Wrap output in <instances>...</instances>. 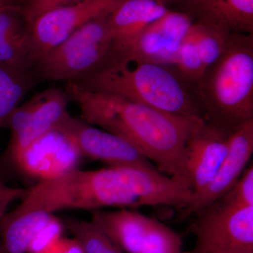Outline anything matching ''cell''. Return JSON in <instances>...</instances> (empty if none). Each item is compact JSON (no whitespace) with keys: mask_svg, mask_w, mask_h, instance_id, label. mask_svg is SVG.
Returning <instances> with one entry per match:
<instances>
[{"mask_svg":"<svg viewBox=\"0 0 253 253\" xmlns=\"http://www.w3.org/2000/svg\"><path fill=\"white\" fill-rule=\"evenodd\" d=\"M65 90L78 105L84 122L126 139L163 174L188 181L184 147L199 116L163 112L116 95L90 90L73 82L68 83Z\"/></svg>","mask_w":253,"mask_h":253,"instance_id":"1","label":"cell"},{"mask_svg":"<svg viewBox=\"0 0 253 253\" xmlns=\"http://www.w3.org/2000/svg\"><path fill=\"white\" fill-rule=\"evenodd\" d=\"M168 66L125 57L113 52L94 71L73 83L177 116H201L197 101Z\"/></svg>","mask_w":253,"mask_h":253,"instance_id":"2","label":"cell"},{"mask_svg":"<svg viewBox=\"0 0 253 253\" xmlns=\"http://www.w3.org/2000/svg\"><path fill=\"white\" fill-rule=\"evenodd\" d=\"M201 116L230 134L253 120V34L232 33L196 83Z\"/></svg>","mask_w":253,"mask_h":253,"instance_id":"3","label":"cell"},{"mask_svg":"<svg viewBox=\"0 0 253 253\" xmlns=\"http://www.w3.org/2000/svg\"><path fill=\"white\" fill-rule=\"evenodd\" d=\"M14 212L42 211L53 213L63 210L94 211L105 208L141 207L123 168L96 170H73L50 179H41L27 191Z\"/></svg>","mask_w":253,"mask_h":253,"instance_id":"4","label":"cell"},{"mask_svg":"<svg viewBox=\"0 0 253 253\" xmlns=\"http://www.w3.org/2000/svg\"><path fill=\"white\" fill-rule=\"evenodd\" d=\"M109 15L86 23L46 54L37 66L40 78L69 83L97 68L114 42Z\"/></svg>","mask_w":253,"mask_h":253,"instance_id":"5","label":"cell"},{"mask_svg":"<svg viewBox=\"0 0 253 253\" xmlns=\"http://www.w3.org/2000/svg\"><path fill=\"white\" fill-rule=\"evenodd\" d=\"M193 216L190 231L196 236V244L184 253L253 251V206H237L222 196Z\"/></svg>","mask_w":253,"mask_h":253,"instance_id":"6","label":"cell"},{"mask_svg":"<svg viewBox=\"0 0 253 253\" xmlns=\"http://www.w3.org/2000/svg\"><path fill=\"white\" fill-rule=\"evenodd\" d=\"M96 223L126 253H184L182 236L134 210L91 211Z\"/></svg>","mask_w":253,"mask_h":253,"instance_id":"7","label":"cell"},{"mask_svg":"<svg viewBox=\"0 0 253 253\" xmlns=\"http://www.w3.org/2000/svg\"><path fill=\"white\" fill-rule=\"evenodd\" d=\"M70 101L65 89L50 88L19 105L6 124L9 142L0 163L9 166L32 144L54 131L69 113Z\"/></svg>","mask_w":253,"mask_h":253,"instance_id":"8","label":"cell"},{"mask_svg":"<svg viewBox=\"0 0 253 253\" xmlns=\"http://www.w3.org/2000/svg\"><path fill=\"white\" fill-rule=\"evenodd\" d=\"M54 130L64 136L83 158L101 161L109 167H156L126 139L73 117L70 113Z\"/></svg>","mask_w":253,"mask_h":253,"instance_id":"9","label":"cell"},{"mask_svg":"<svg viewBox=\"0 0 253 253\" xmlns=\"http://www.w3.org/2000/svg\"><path fill=\"white\" fill-rule=\"evenodd\" d=\"M123 0H81L48 11L31 25L38 63L51 49L86 23L109 15ZM38 66V65H37Z\"/></svg>","mask_w":253,"mask_h":253,"instance_id":"10","label":"cell"},{"mask_svg":"<svg viewBox=\"0 0 253 253\" xmlns=\"http://www.w3.org/2000/svg\"><path fill=\"white\" fill-rule=\"evenodd\" d=\"M229 135L198 117L186 138L185 171L194 195L212 180L229 151Z\"/></svg>","mask_w":253,"mask_h":253,"instance_id":"11","label":"cell"},{"mask_svg":"<svg viewBox=\"0 0 253 253\" xmlns=\"http://www.w3.org/2000/svg\"><path fill=\"white\" fill-rule=\"evenodd\" d=\"M189 15L168 10L143 31L135 42L116 54L163 66H173L178 51L193 25Z\"/></svg>","mask_w":253,"mask_h":253,"instance_id":"12","label":"cell"},{"mask_svg":"<svg viewBox=\"0 0 253 253\" xmlns=\"http://www.w3.org/2000/svg\"><path fill=\"white\" fill-rule=\"evenodd\" d=\"M253 154V120L231 133L229 151L220 168L206 189L193 196L187 206L179 211L178 220L193 217L230 191L244 172Z\"/></svg>","mask_w":253,"mask_h":253,"instance_id":"13","label":"cell"},{"mask_svg":"<svg viewBox=\"0 0 253 253\" xmlns=\"http://www.w3.org/2000/svg\"><path fill=\"white\" fill-rule=\"evenodd\" d=\"M81 158L83 156L66 138L54 130L32 144L9 166L41 180L78 168Z\"/></svg>","mask_w":253,"mask_h":253,"instance_id":"14","label":"cell"},{"mask_svg":"<svg viewBox=\"0 0 253 253\" xmlns=\"http://www.w3.org/2000/svg\"><path fill=\"white\" fill-rule=\"evenodd\" d=\"M123 168L142 206H169L179 212L192 199L194 192L186 179L166 175L156 167Z\"/></svg>","mask_w":253,"mask_h":253,"instance_id":"15","label":"cell"},{"mask_svg":"<svg viewBox=\"0 0 253 253\" xmlns=\"http://www.w3.org/2000/svg\"><path fill=\"white\" fill-rule=\"evenodd\" d=\"M31 26L14 4L0 7V66L21 72L36 71Z\"/></svg>","mask_w":253,"mask_h":253,"instance_id":"16","label":"cell"},{"mask_svg":"<svg viewBox=\"0 0 253 253\" xmlns=\"http://www.w3.org/2000/svg\"><path fill=\"white\" fill-rule=\"evenodd\" d=\"M163 0H123L109 15L114 42L112 49L130 47L148 26L168 11Z\"/></svg>","mask_w":253,"mask_h":253,"instance_id":"17","label":"cell"},{"mask_svg":"<svg viewBox=\"0 0 253 253\" xmlns=\"http://www.w3.org/2000/svg\"><path fill=\"white\" fill-rule=\"evenodd\" d=\"M189 6L197 23L229 34H253V0H189Z\"/></svg>","mask_w":253,"mask_h":253,"instance_id":"18","label":"cell"},{"mask_svg":"<svg viewBox=\"0 0 253 253\" xmlns=\"http://www.w3.org/2000/svg\"><path fill=\"white\" fill-rule=\"evenodd\" d=\"M53 215L42 211L6 212L0 219V253H27L35 236Z\"/></svg>","mask_w":253,"mask_h":253,"instance_id":"19","label":"cell"},{"mask_svg":"<svg viewBox=\"0 0 253 253\" xmlns=\"http://www.w3.org/2000/svg\"><path fill=\"white\" fill-rule=\"evenodd\" d=\"M38 78L36 71L21 72L0 66V131Z\"/></svg>","mask_w":253,"mask_h":253,"instance_id":"20","label":"cell"},{"mask_svg":"<svg viewBox=\"0 0 253 253\" xmlns=\"http://www.w3.org/2000/svg\"><path fill=\"white\" fill-rule=\"evenodd\" d=\"M64 225L81 244L84 253H124L119 246L93 221L67 218Z\"/></svg>","mask_w":253,"mask_h":253,"instance_id":"21","label":"cell"},{"mask_svg":"<svg viewBox=\"0 0 253 253\" xmlns=\"http://www.w3.org/2000/svg\"><path fill=\"white\" fill-rule=\"evenodd\" d=\"M192 31L206 71L223 54L231 34L197 22L193 23Z\"/></svg>","mask_w":253,"mask_h":253,"instance_id":"22","label":"cell"},{"mask_svg":"<svg viewBox=\"0 0 253 253\" xmlns=\"http://www.w3.org/2000/svg\"><path fill=\"white\" fill-rule=\"evenodd\" d=\"M176 71L184 81L197 83L205 68L196 46L192 26L176 54L174 65Z\"/></svg>","mask_w":253,"mask_h":253,"instance_id":"23","label":"cell"},{"mask_svg":"<svg viewBox=\"0 0 253 253\" xmlns=\"http://www.w3.org/2000/svg\"><path fill=\"white\" fill-rule=\"evenodd\" d=\"M64 224L53 215L38 231L30 244L27 253H46L62 238Z\"/></svg>","mask_w":253,"mask_h":253,"instance_id":"24","label":"cell"},{"mask_svg":"<svg viewBox=\"0 0 253 253\" xmlns=\"http://www.w3.org/2000/svg\"><path fill=\"white\" fill-rule=\"evenodd\" d=\"M224 197L239 206H253V165L251 163Z\"/></svg>","mask_w":253,"mask_h":253,"instance_id":"25","label":"cell"},{"mask_svg":"<svg viewBox=\"0 0 253 253\" xmlns=\"http://www.w3.org/2000/svg\"><path fill=\"white\" fill-rule=\"evenodd\" d=\"M72 0H27L23 9L25 18L30 25L48 11L66 6Z\"/></svg>","mask_w":253,"mask_h":253,"instance_id":"26","label":"cell"},{"mask_svg":"<svg viewBox=\"0 0 253 253\" xmlns=\"http://www.w3.org/2000/svg\"><path fill=\"white\" fill-rule=\"evenodd\" d=\"M27 191L7 185L0 178V219L7 212L8 208L15 201L21 200Z\"/></svg>","mask_w":253,"mask_h":253,"instance_id":"27","label":"cell"},{"mask_svg":"<svg viewBox=\"0 0 253 253\" xmlns=\"http://www.w3.org/2000/svg\"><path fill=\"white\" fill-rule=\"evenodd\" d=\"M46 253H84V252L77 240L62 237Z\"/></svg>","mask_w":253,"mask_h":253,"instance_id":"28","label":"cell"},{"mask_svg":"<svg viewBox=\"0 0 253 253\" xmlns=\"http://www.w3.org/2000/svg\"><path fill=\"white\" fill-rule=\"evenodd\" d=\"M214 253H253V251L246 249H231Z\"/></svg>","mask_w":253,"mask_h":253,"instance_id":"29","label":"cell"},{"mask_svg":"<svg viewBox=\"0 0 253 253\" xmlns=\"http://www.w3.org/2000/svg\"><path fill=\"white\" fill-rule=\"evenodd\" d=\"M7 4H11V3H10L9 0H0V7Z\"/></svg>","mask_w":253,"mask_h":253,"instance_id":"30","label":"cell"},{"mask_svg":"<svg viewBox=\"0 0 253 253\" xmlns=\"http://www.w3.org/2000/svg\"><path fill=\"white\" fill-rule=\"evenodd\" d=\"M27 1V0H9L10 3H11V4H14L13 3L14 2V1Z\"/></svg>","mask_w":253,"mask_h":253,"instance_id":"31","label":"cell"}]
</instances>
